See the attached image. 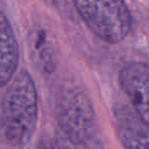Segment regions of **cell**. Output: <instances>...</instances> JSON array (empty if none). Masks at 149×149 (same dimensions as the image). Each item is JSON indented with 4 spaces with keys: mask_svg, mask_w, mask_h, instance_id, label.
<instances>
[{
    "mask_svg": "<svg viewBox=\"0 0 149 149\" xmlns=\"http://www.w3.org/2000/svg\"><path fill=\"white\" fill-rule=\"evenodd\" d=\"M19 63V47L6 15L0 10V87L14 76Z\"/></svg>",
    "mask_w": 149,
    "mask_h": 149,
    "instance_id": "6",
    "label": "cell"
},
{
    "mask_svg": "<svg viewBox=\"0 0 149 149\" xmlns=\"http://www.w3.org/2000/svg\"><path fill=\"white\" fill-rule=\"evenodd\" d=\"M37 102L34 80L26 70L0 87V140L12 147L26 146L37 125Z\"/></svg>",
    "mask_w": 149,
    "mask_h": 149,
    "instance_id": "1",
    "label": "cell"
},
{
    "mask_svg": "<svg viewBox=\"0 0 149 149\" xmlns=\"http://www.w3.org/2000/svg\"><path fill=\"white\" fill-rule=\"evenodd\" d=\"M57 121L71 146L80 148L101 146L92 104L81 88L71 87L63 92L57 105Z\"/></svg>",
    "mask_w": 149,
    "mask_h": 149,
    "instance_id": "2",
    "label": "cell"
},
{
    "mask_svg": "<svg viewBox=\"0 0 149 149\" xmlns=\"http://www.w3.org/2000/svg\"><path fill=\"white\" fill-rule=\"evenodd\" d=\"M91 31L109 44L123 41L132 28V15L125 0H72Z\"/></svg>",
    "mask_w": 149,
    "mask_h": 149,
    "instance_id": "3",
    "label": "cell"
},
{
    "mask_svg": "<svg viewBox=\"0 0 149 149\" xmlns=\"http://www.w3.org/2000/svg\"><path fill=\"white\" fill-rule=\"evenodd\" d=\"M115 132L125 148H149V125L127 105L114 107Z\"/></svg>",
    "mask_w": 149,
    "mask_h": 149,
    "instance_id": "5",
    "label": "cell"
},
{
    "mask_svg": "<svg viewBox=\"0 0 149 149\" xmlns=\"http://www.w3.org/2000/svg\"><path fill=\"white\" fill-rule=\"evenodd\" d=\"M119 83L135 112L149 125V65L140 62L125 65Z\"/></svg>",
    "mask_w": 149,
    "mask_h": 149,
    "instance_id": "4",
    "label": "cell"
}]
</instances>
